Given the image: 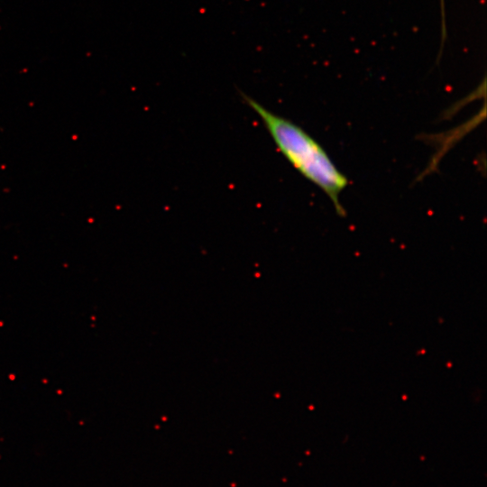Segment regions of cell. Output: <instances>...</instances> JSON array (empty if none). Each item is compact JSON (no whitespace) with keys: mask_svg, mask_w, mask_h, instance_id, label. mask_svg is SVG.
I'll return each instance as SVG.
<instances>
[{"mask_svg":"<svg viewBox=\"0 0 487 487\" xmlns=\"http://www.w3.org/2000/svg\"><path fill=\"white\" fill-rule=\"evenodd\" d=\"M245 100L263 123L278 150L301 175L321 188L336 213L345 216V210L339 201V195L349 180L325 149L293 122L267 110L250 97L245 96Z\"/></svg>","mask_w":487,"mask_h":487,"instance_id":"1","label":"cell"}]
</instances>
